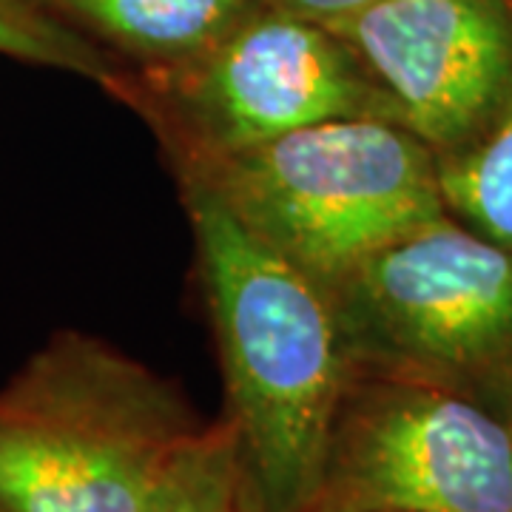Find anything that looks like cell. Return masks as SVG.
<instances>
[{
	"mask_svg": "<svg viewBox=\"0 0 512 512\" xmlns=\"http://www.w3.org/2000/svg\"><path fill=\"white\" fill-rule=\"evenodd\" d=\"M0 512H6V510H3V507H0Z\"/></svg>",
	"mask_w": 512,
	"mask_h": 512,
	"instance_id": "obj_14",
	"label": "cell"
},
{
	"mask_svg": "<svg viewBox=\"0 0 512 512\" xmlns=\"http://www.w3.org/2000/svg\"><path fill=\"white\" fill-rule=\"evenodd\" d=\"M111 100L143 117L174 174L328 120H390L342 37L268 3L177 69L126 74Z\"/></svg>",
	"mask_w": 512,
	"mask_h": 512,
	"instance_id": "obj_5",
	"label": "cell"
},
{
	"mask_svg": "<svg viewBox=\"0 0 512 512\" xmlns=\"http://www.w3.org/2000/svg\"><path fill=\"white\" fill-rule=\"evenodd\" d=\"M220 353L225 421L259 512H311L350 359L328 291L194 180H177Z\"/></svg>",
	"mask_w": 512,
	"mask_h": 512,
	"instance_id": "obj_1",
	"label": "cell"
},
{
	"mask_svg": "<svg viewBox=\"0 0 512 512\" xmlns=\"http://www.w3.org/2000/svg\"><path fill=\"white\" fill-rule=\"evenodd\" d=\"M328 29L436 157L470 143L512 86V0H370Z\"/></svg>",
	"mask_w": 512,
	"mask_h": 512,
	"instance_id": "obj_7",
	"label": "cell"
},
{
	"mask_svg": "<svg viewBox=\"0 0 512 512\" xmlns=\"http://www.w3.org/2000/svg\"><path fill=\"white\" fill-rule=\"evenodd\" d=\"M205 427L177 382L83 330H55L0 384V507L146 512Z\"/></svg>",
	"mask_w": 512,
	"mask_h": 512,
	"instance_id": "obj_2",
	"label": "cell"
},
{
	"mask_svg": "<svg viewBox=\"0 0 512 512\" xmlns=\"http://www.w3.org/2000/svg\"><path fill=\"white\" fill-rule=\"evenodd\" d=\"M325 291L353 376L433 384L512 419V251L444 214Z\"/></svg>",
	"mask_w": 512,
	"mask_h": 512,
	"instance_id": "obj_4",
	"label": "cell"
},
{
	"mask_svg": "<svg viewBox=\"0 0 512 512\" xmlns=\"http://www.w3.org/2000/svg\"><path fill=\"white\" fill-rule=\"evenodd\" d=\"M146 512H259L228 421L205 424L200 436L185 444Z\"/></svg>",
	"mask_w": 512,
	"mask_h": 512,
	"instance_id": "obj_10",
	"label": "cell"
},
{
	"mask_svg": "<svg viewBox=\"0 0 512 512\" xmlns=\"http://www.w3.org/2000/svg\"><path fill=\"white\" fill-rule=\"evenodd\" d=\"M313 510L512 512V419L433 384L350 376Z\"/></svg>",
	"mask_w": 512,
	"mask_h": 512,
	"instance_id": "obj_6",
	"label": "cell"
},
{
	"mask_svg": "<svg viewBox=\"0 0 512 512\" xmlns=\"http://www.w3.org/2000/svg\"><path fill=\"white\" fill-rule=\"evenodd\" d=\"M436 163L447 214L512 251V86L490 123Z\"/></svg>",
	"mask_w": 512,
	"mask_h": 512,
	"instance_id": "obj_9",
	"label": "cell"
},
{
	"mask_svg": "<svg viewBox=\"0 0 512 512\" xmlns=\"http://www.w3.org/2000/svg\"><path fill=\"white\" fill-rule=\"evenodd\" d=\"M265 3L274 6V9H282V12H291V15H299V18L330 26L336 20L359 12L370 0H265Z\"/></svg>",
	"mask_w": 512,
	"mask_h": 512,
	"instance_id": "obj_12",
	"label": "cell"
},
{
	"mask_svg": "<svg viewBox=\"0 0 512 512\" xmlns=\"http://www.w3.org/2000/svg\"><path fill=\"white\" fill-rule=\"evenodd\" d=\"M114 57L128 74L177 69L205 55L265 0H32Z\"/></svg>",
	"mask_w": 512,
	"mask_h": 512,
	"instance_id": "obj_8",
	"label": "cell"
},
{
	"mask_svg": "<svg viewBox=\"0 0 512 512\" xmlns=\"http://www.w3.org/2000/svg\"><path fill=\"white\" fill-rule=\"evenodd\" d=\"M174 177L211 188L259 242L322 288L447 214L436 151L382 117L299 128Z\"/></svg>",
	"mask_w": 512,
	"mask_h": 512,
	"instance_id": "obj_3",
	"label": "cell"
},
{
	"mask_svg": "<svg viewBox=\"0 0 512 512\" xmlns=\"http://www.w3.org/2000/svg\"><path fill=\"white\" fill-rule=\"evenodd\" d=\"M313 512H382V510H313Z\"/></svg>",
	"mask_w": 512,
	"mask_h": 512,
	"instance_id": "obj_13",
	"label": "cell"
},
{
	"mask_svg": "<svg viewBox=\"0 0 512 512\" xmlns=\"http://www.w3.org/2000/svg\"><path fill=\"white\" fill-rule=\"evenodd\" d=\"M0 57L83 77L109 97L117 94L128 74L100 46L32 0H0Z\"/></svg>",
	"mask_w": 512,
	"mask_h": 512,
	"instance_id": "obj_11",
	"label": "cell"
}]
</instances>
